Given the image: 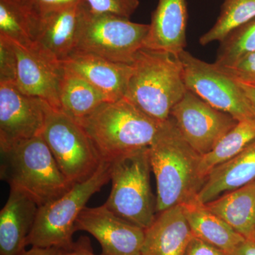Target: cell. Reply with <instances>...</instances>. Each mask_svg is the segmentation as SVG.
I'll list each match as a JSON object with an SVG mask.
<instances>
[{"instance_id":"cell-1","label":"cell","mask_w":255,"mask_h":255,"mask_svg":"<svg viewBox=\"0 0 255 255\" xmlns=\"http://www.w3.org/2000/svg\"><path fill=\"white\" fill-rule=\"evenodd\" d=\"M149 155L157 184V214L195 200L205 182L199 169L202 155L184 138L172 117L162 123Z\"/></svg>"},{"instance_id":"cell-2","label":"cell","mask_w":255,"mask_h":255,"mask_svg":"<svg viewBox=\"0 0 255 255\" xmlns=\"http://www.w3.org/2000/svg\"><path fill=\"white\" fill-rule=\"evenodd\" d=\"M132 67L124 98L163 123L187 90L179 56L143 47Z\"/></svg>"},{"instance_id":"cell-3","label":"cell","mask_w":255,"mask_h":255,"mask_svg":"<svg viewBox=\"0 0 255 255\" xmlns=\"http://www.w3.org/2000/svg\"><path fill=\"white\" fill-rule=\"evenodd\" d=\"M78 124L106 162L149 147L162 124L124 97L105 102Z\"/></svg>"},{"instance_id":"cell-4","label":"cell","mask_w":255,"mask_h":255,"mask_svg":"<svg viewBox=\"0 0 255 255\" xmlns=\"http://www.w3.org/2000/svg\"><path fill=\"white\" fill-rule=\"evenodd\" d=\"M1 179L31 198L38 206L58 199L73 186L60 170L42 136L1 151Z\"/></svg>"},{"instance_id":"cell-5","label":"cell","mask_w":255,"mask_h":255,"mask_svg":"<svg viewBox=\"0 0 255 255\" xmlns=\"http://www.w3.org/2000/svg\"><path fill=\"white\" fill-rule=\"evenodd\" d=\"M109 162L112 190L105 205L128 222L147 229L157 216L156 199L150 186L149 147Z\"/></svg>"},{"instance_id":"cell-6","label":"cell","mask_w":255,"mask_h":255,"mask_svg":"<svg viewBox=\"0 0 255 255\" xmlns=\"http://www.w3.org/2000/svg\"><path fill=\"white\" fill-rule=\"evenodd\" d=\"M110 164L102 161L100 167L85 182L73 187L58 199L40 206L28 246L66 250L73 246L75 223L94 194L110 181Z\"/></svg>"},{"instance_id":"cell-7","label":"cell","mask_w":255,"mask_h":255,"mask_svg":"<svg viewBox=\"0 0 255 255\" xmlns=\"http://www.w3.org/2000/svg\"><path fill=\"white\" fill-rule=\"evenodd\" d=\"M149 30L150 24L132 22L117 15L95 14L85 5L75 51L132 65L144 47Z\"/></svg>"},{"instance_id":"cell-8","label":"cell","mask_w":255,"mask_h":255,"mask_svg":"<svg viewBox=\"0 0 255 255\" xmlns=\"http://www.w3.org/2000/svg\"><path fill=\"white\" fill-rule=\"evenodd\" d=\"M41 136L72 184L85 182L104 161L81 126L60 111L50 109Z\"/></svg>"},{"instance_id":"cell-9","label":"cell","mask_w":255,"mask_h":255,"mask_svg":"<svg viewBox=\"0 0 255 255\" xmlns=\"http://www.w3.org/2000/svg\"><path fill=\"white\" fill-rule=\"evenodd\" d=\"M179 58L187 90L238 122L255 119L254 112L237 82L214 63H206L185 50L179 55Z\"/></svg>"},{"instance_id":"cell-10","label":"cell","mask_w":255,"mask_h":255,"mask_svg":"<svg viewBox=\"0 0 255 255\" xmlns=\"http://www.w3.org/2000/svg\"><path fill=\"white\" fill-rule=\"evenodd\" d=\"M52 107L41 99L22 93L12 82H0V150L41 136Z\"/></svg>"},{"instance_id":"cell-11","label":"cell","mask_w":255,"mask_h":255,"mask_svg":"<svg viewBox=\"0 0 255 255\" xmlns=\"http://www.w3.org/2000/svg\"><path fill=\"white\" fill-rule=\"evenodd\" d=\"M170 117L188 143L202 156L212 150L238 122L189 90L174 106Z\"/></svg>"},{"instance_id":"cell-12","label":"cell","mask_w":255,"mask_h":255,"mask_svg":"<svg viewBox=\"0 0 255 255\" xmlns=\"http://www.w3.org/2000/svg\"><path fill=\"white\" fill-rule=\"evenodd\" d=\"M76 231H86L102 246L104 255H141L145 230L119 217L104 205L82 210Z\"/></svg>"},{"instance_id":"cell-13","label":"cell","mask_w":255,"mask_h":255,"mask_svg":"<svg viewBox=\"0 0 255 255\" xmlns=\"http://www.w3.org/2000/svg\"><path fill=\"white\" fill-rule=\"evenodd\" d=\"M13 43L18 60L16 85L18 90L60 111V87L65 68L63 63L35 45L26 48Z\"/></svg>"},{"instance_id":"cell-14","label":"cell","mask_w":255,"mask_h":255,"mask_svg":"<svg viewBox=\"0 0 255 255\" xmlns=\"http://www.w3.org/2000/svg\"><path fill=\"white\" fill-rule=\"evenodd\" d=\"M62 63L87 80L109 102L124 98L132 72V65L83 52H74Z\"/></svg>"},{"instance_id":"cell-15","label":"cell","mask_w":255,"mask_h":255,"mask_svg":"<svg viewBox=\"0 0 255 255\" xmlns=\"http://www.w3.org/2000/svg\"><path fill=\"white\" fill-rule=\"evenodd\" d=\"M187 0H158L144 47L174 55L187 46Z\"/></svg>"},{"instance_id":"cell-16","label":"cell","mask_w":255,"mask_h":255,"mask_svg":"<svg viewBox=\"0 0 255 255\" xmlns=\"http://www.w3.org/2000/svg\"><path fill=\"white\" fill-rule=\"evenodd\" d=\"M38 208L27 195L10 189L0 212V255H20L26 251Z\"/></svg>"},{"instance_id":"cell-17","label":"cell","mask_w":255,"mask_h":255,"mask_svg":"<svg viewBox=\"0 0 255 255\" xmlns=\"http://www.w3.org/2000/svg\"><path fill=\"white\" fill-rule=\"evenodd\" d=\"M85 4L49 13L40 18L35 46L60 62L76 49Z\"/></svg>"},{"instance_id":"cell-18","label":"cell","mask_w":255,"mask_h":255,"mask_svg":"<svg viewBox=\"0 0 255 255\" xmlns=\"http://www.w3.org/2000/svg\"><path fill=\"white\" fill-rule=\"evenodd\" d=\"M193 236L183 206L169 208L145 230L141 255H184Z\"/></svg>"},{"instance_id":"cell-19","label":"cell","mask_w":255,"mask_h":255,"mask_svg":"<svg viewBox=\"0 0 255 255\" xmlns=\"http://www.w3.org/2000/svg\"><path fill=\"white\" fill-rule=\"evenodd\" d=\"M255 181V140L231 160L212 169L195 200L206 204Z\"/></svg>"},{"instance_id":"cell-20","label":"cell","mask_w":255,"mask_h":255,"mask_svg":"<svg viewBox=\"0 0 255 255\" xmlns=\"http://www.w3.org/2000/svg\"><path fill=\"white\" fill-rule=\"evenodd\" d=\"M205 205L246 239L254 240L255 181L223 194Z\"/></svg>"},{"instance_id":"cell-21","label":"cell","mask_w":255,"mask_h":255,"mask_svg":"<svg viewBox=\"0 0 255 255\" xmlns=\"http://www.w3.org/2000/svg\"><path fill=\"white\" fill-rule=\"evenodd\" d=\"M182 206L191 232L195 237L228 254L246 240L224 220L208 209L205 204L194 200Z\"/></svg>"},{"instance_id":"cell-22","label":"cell","mask_w":255,"mask_h":255,"mask_svg":"<svg viewBox=\"0 0 255 255\" xmlns=\"http://www.w3.org/2000/svg\"><path fill=\"white\" fill-rule=\"evenodd\" d=\"M64 68L60 87V112L78 124L109 101L78 73Z\"/></svg>"},{"instance_id":"cell-23","label":"cell","mask_w":255,"mask_h":255,"mask_svg":"<svg viewBox=\"0 0 255 255\" xmlns=\"http://www.w3.org/2000/svg\"><path fill=\"white\" fill-rule=\"evenodd\" d=\"M39 21L23 0H0V36L29 48L36 42Z\"/></svg>"},{"instance_id":"cell-24","label":"cell","mask_w":255,"mask_h":255,"mask_svg":"<svg viewBox=\"0 0 255 255\" xmlns=\"http://www.w3.org/2000/svg\"><path fill=\"white\" fill-rule=\"evenodd\" d=\"M255 140V119L240 121L226 132L214 148L201 157L200 174L204 179L216 168L241 153Z\"/></svg>"},{"instance_id":"cell-25","label":"cell","mask_w":255,"mask_h":255,"mask_svg":"<svg viewBox=\"0 0 255 255\" xmlns=\"http://www.w3.org/2000/svg\"><path fill=\"white\" fill-rule=\"evenodd\" d=\"M255 17V0H224L216 23L199 39L202 46L221 42L236 28Z\"/></svg>"},{"instance_id":"cell-26","label":"cell","mask_w":255,"mask_h":255,"mask_svg":"<svg viewBox=\"0 0 255 255\" xmlns=\"http://www.w3.org/2000/svg\"><path fill=\"white\" fill-rule=\"evenodd\" d=\"M220 43L214 63L219 68L232 66L255 52V17L230 33Z\"/></svg>"},{"instance_id":"cell-27","label":"cell","mask_w":255,"mask_h":255,"mask_svg":"<svg viewBox=\"0 0 255 255\" xmlns=\"http://www.w3.org/2000/svg\"><path fill=\"white\" fill-rule=\"evenodd\" d=\"M89 11L95 14H110L130 18L139 5V0H85Z\"/></svg>"},{"instance_id":"cell-28","label":"cell","mask_w":255,"mask_h":255,"mask_svg":"<svg viewBox=\"0 0 255 255\" xmlns=\"http://www.w3.org/2000/svg\"><path fill=\"white\" fill-rule=\"evenodd\" d=\"M18 60L14 43L0 36V82L16 84Z\"/></svg>"},{"instance_id":"cell-29","label":"cell","mask_w":255,"mask_h":255,"mask_svg":"<svg viewBox=\"0 0 255 255\" xmlns=\"http://www.w3.org/2000/svg\"><path fill=\"white\" fill-rule=\"evenodd\" d=\"M217 68L236 81L255 82V52L243 57L232 66Z\"/></svg>"},{"instance_id":"cell-30","label":"cell","mask_w":255,"mask_h":255,"mask_svg":"<svg viewBox=\"0 0 255 255\" xmlns=\"http://www.w3.org/2000/svg\"><path fill=\"white\" fill-rule=\"evenodd\" d=\"M38 17L54 11L85 4V0H23Z\"/></svg>"},{"instance_id":"cell-31","label":"cell","mask_w":255,"mask_h":255,"mask_svg":"<svg viewBox=\"0 0 255 255\" xmlns=\"http://www.w3.org/2000/svg\"><path fill=\"white\" fill-rule=\"evenodd\" d=\"M184 255H229L217 247L193 236L186 249Z\"/></svg>"},{"instance_id":"cell-32","label":"cell","mask_w":255,"mask_h":255,"mask_svg":"<svg viewBox=\"0 0 255 255\" xmlns=\"http://www.w3.org/2000/svg\"><path fill=\"white\" fill-rule=\"evenodd\" d=\"M62 255H98L94 253L91 242L88 238L82 236L78 241L74 242L73 246L65 250Z\"/></svg>"},{"instance_id":"cell-33","label":"cell","mask_w":255,"mask_h":255,"mask_svg":"<svg viewBox=\"0 0 255 255\" xmlns=\"http://www.w3.org/2000/svg\"><path fill=\"white\" fill-rule=\"evenodd\" d=\"M236 81V80H235ZM255 115V82L236 81Z\"/></svg>"},{"instance_id":"cell-34","label":"cell","mask_w":255,"mask_h":255,"mask_svg":"<svg viewBox=\"0 0 255 255\" xmlns=\"http://www.w3.org/2000/svg\"><path fill=\"white\" fill-rule=\"evenodd\" d=\"M229 255H255V241L245 240Z\"/></svg>"},{"instance_id":"cell-35","label":"cell","mask_w":255,"mask_h":255,"mask_svg":"<svg viewBox=\"0 0 255 255\" xmlns=\"http://www.w3.org/2000/svg\"><path fill=\"white\" fill-rule=\"evenodd\" d=\"M65 250L58 248H36L32 247L29 251H25L20 255H62Z\"/></svg>"},{"instance_id":"cell-36","label":"cell","mask_w":255,"mask_h":255,"mask_svg":"<svg viewBox=\"0 0 255 255\" xmlns=\"http://www.w3.org/2000/svg\"><path fill=\"white\" fill-rule=\"evenodd\" d=\"M254 241H255V238H254Z\"/></svg>"}]
</instances>
